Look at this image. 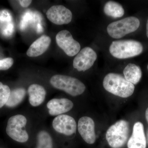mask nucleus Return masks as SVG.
Instances as JSON below:
<instances>
[{
    "instance_id": "nucleus-1",
    "label": "nucleus",
    "mask_w": 148,
    "mask_h": 148,
    "mask_svg": "<svg viewBox=\"0 0 148 148\" xmlns=\"http://www.w3.org/2000/svg\"><path fill=\"white\" fill-rule=\"evenodd\" d=\"M103 86L108 92L123 98L131 96L135 90L134 84L121 75L114 73L106 75L103 79Z\"/></svg>"
},
{
    "instance_id": "nucleus-2",
    "label": "nucleus",
    "mask_w": 148,
    "mask_h": 148,
    "mask_svg": "<svg viewBox=\"0 0 148 148\" xmlns=\"http://www.w3.org/2000/svg\"><path fill=\"white\" fill-rule=\"evenodd\" d=\"M143 50L142 44L132 40L114 41L109 48L111 55L119 59L135 57L141 54Z\"/></svg>"
},
{
    "instance_id": "nucleus-3",
    "label": "nucleus",
    "mask_w": 148,
    "mask_h": 148,
    "mask_svg": "<svg viewBox=\"0 0 148 148\" xmlns=\"http://www.w3.org/2000/svg\"><path fill=\"white\" fill-rule=\"evenodd\" d=\"M130 132L129 123L121 120L112 125L106 133V139L112 148H121L127 143Z\"/></svg>"
},
{
    "instance_id": "nucleus-4",
    "label": "nucleus",
    "mask_w": 148,
    "mask_h": 148,
    "mask_svg": "<svg viewBox=\"0 0 148 148\" xmlns=\"http://www.w3.org/2000/svg\"><path fill=\"white\" fill-rule=\"evenodd\" d=\"M50 82L53 87L73 96L81 95L86 89L85 86L79 80L64 75L53 76L51 78Z\"/></svg>"
},
{
    "instance_id": "nucleus-5",
    "label": "nucleus",
    "mask_w": 148,
    "mask_h": 148,
    "mask_svg": "<svg viewBox=\"0 0 148 148\" xmlns=\"http://www.w3.org/2000/svg\"><path fill=\"white\" fill-rule=\"evenodd\" d=\"M140 21L138 18L129 16L109 24L107 32L110 36L119 39L135 32L139 28Z\"/></svg>"
},
{
    "instance_id": "nucleus-6",
    "label": "nucleus",
    "mask_w": 148,
    "mask_h": 148,
    "mask_svg": "<svg viewBox=\"0 0 148 148\" xmlns=\"http://www.w3.org/2000/svg\"><path fill=\"white\" fill-rule=\"evenodd\" d=\"M27 119L24 116L17 114L11 117L6 128L7 135L16 142L24 143L29 139L27 131L22 129L27 125Z\"/></svg>"
},
{
    "instance_id": "nucleus-7",
    "label": "nucleus",
    "mask_w": 148,
    "mask_h": 148,
    "mask_svg": "<svg viewBox=\"0 0 148 148\" xmlns=\"http://www.w3.org/2000/svg\"><path fill=\"white\" fill-rule=\"evenodd\" d=\"M56 40L58 47L69 56L72 57L79 52L80 45L74 39L69 31L65 30L58 32L56 36Z\"/></svg>"
},
{
    "instance_id": "nucleus-8",
    "label": "nucleus",
    "mask_w": 148,
    "mask_h": 148,
    "mask_svg": "<svg viewBox=\"0 0 148 148\" xmlns=\"http://www.w3.org/2000/svg\"><path fill=\"white\" fill-rule=\"evenodd\" d=\"M97 58L96 52L92 48H84L74 58L73 66L78 71H85L93 66Z\"/></svg>"
},
{
    "instance_id": "nucleus-9",
    "label": "nucleus",
    "mask_w": 148,
    "mask_h": 148,
    "mask_svg": "<svg viewBox=\"0 0 148 148\" xmlns=\"http://www.w3.org/2000/svg\"><path fill=\"white\" fill-rule=\"evenodd\" d=\"M46 15L49 21L58 25L69 24L73 17L71 11L62 5L52 6L47 12Z\"/></svg>"
},
{
    "instance_id": "nucleus-10",
    "label": "nucleus",
    "mask_w": 148,
    "mask_h": 148,
    "mask_svg": "<svg viewBox=\"0 0 148 148\" xmlns=\"http://www.w3.org/2000/svg\"><path fill=\"white\" fill-rule=\"evenodd\" d=\"M52 126L56 132L71 136L76 132L77 125L73 118L66 114H61L53 120Z\"/></svg>"
},
{
    "instance_id": "nucleus-11",
    "label": "nucleus",
    "mask_w": 148,
    "mask_h": 148,
    "mask_svg": "<svg viewBox=\"0 0 148 148\" xmlns=\"http://www.w3.org/2000/svg\"><path fill=\"white\" fill-rule=\"evenodd\" d=\"M94 121L88 116L81 118L78 123V130L82 138L88 144L92 145L96 140Z\"/></svg>"
},
{
    "instance_id": "nucleus-12",
    "label": "nucleus",
    "mask_w": 148,
    "mask_h": 148,
    "mask_svg": "<svg viewBox=\"0 0 148 148\" xmlns=\"http://www.w3.org/2000/svg\"><path fill=\"white\" fill-rule=\"evenodd\" d=\"M147 145L144 125L140 122H137L133 126L132 135L127 141V148H146Z\"/></svg>"
},
{
    "instance_id": "nucleus-13",
    "label": "nucleus",
    "mask_w": 148,
    "mask_h": 148,
    "mask_svg": "<svg viewBox=\"0 0 148 148\" xmlns=\"http://www.w3.org/2000/svg\"><path fill=\"white\" fill-rule=\"evenodd\" d=\"M47 106L49 114L58 116L71 110L73 107V103L67 98H54L49 101Z\"/></svg>"
},
{
    "instance_id": "nucleus-14",
    "label": "nucleus",
    "mask_w": 148,
    "mask_h": 148,
    "mask_svg": "<svg viewBox=\"0 0 148 148\" xmlns=\"http://www.w3.org/2000/svg\"><path fill=\"white\" fill-rule=\"evenodd\" d=\"M51 42L49 37L43 35L35 41L27 50V54L29 57H35L41 55L45 53Z\"/></svg>"
},
{
    "instance_id": "nucleus-15",
    "label": "nucleus",
    "mask_w": 148,
    "mask_h": 148,
    "mask_svg": "<svg viewBox=\"0 0 148 148\" xmlns=\"http://www.w3.org/2000/svg\"><path fill=\"white\" fill-rule=\"evenodd\" d=\"M29 102L34 107L39 106L45 101L46 91L44 88L38 84H33L28 88Z\"/></svg>"
},
{
    "instance_id": "nucleus-16",
    "label": "nucleus",
    "mask_w": 148,
    "mask_h": 148,
    "mask_svg": "<svg viewBox=\"0 0 148 148\" xmlns=\"http://www.w3.org/2000/svg\"><path fill=\"white\" fill-rule=\"evenodd\" d=\"M14 26L12 16L8 11H0V31L5 36H10L13 32Z\"/></svg>"
},
{
    "instance_id": "nucleus-17",
    "label": "nucleus",
    "mask_w": 148,
    "mask_h": 148,
    "mask_svg": "<svg viewBox=\"0 0 148 148\" xmlns=\"http://www.w3.org/2000/svg\"><path fill=\"white\" fill-rule=\"evenodd\" d=\"M123 74L125 79L133 84H137L142 77V70L135 64H128L123 70Z\"/></svg>"
},
{
    "instance_id": "nucleus-18",
    "label": "nucleus",
    "mask_w": 148,
    "mask_h": 148,
    "mask_svg": "<svg viewBox=\"0 0 148 148\" xmlns=\"http://www.w3.org/2000/svg\"><path fill=\"white\" fill-rule=\"evenodd\" d=\"M104 13L108 16L119 18L124 15L125 11L121 5L113 1L106 3L104 7Z\"/></svg>"
},
{
    "instance_id": "nucleus-19",
    "label": "nucleus",
    "mask_w": 148,
    "mask_h": 148,
    "mask_svg": "<svg viewBox=\"0 0 148 148\" xmlns=\"http://www.w3.org/2000/svg\"><path fill=\"white\" fill-rule=\"evenodd\" d=\"M26 95V90L23 88H17L11 91L8 101L5 105L9 108L16 107L23 101Z\"/></svg>"
},
{
    "instance_id": "nucleus-20",
    "label": "nucleus",
    "mask_w": 148,
    "mask_h": 148,
    "mask_svg": "<svg viewBox=\"0 0 148 148\" xmlns=\"http://www.w3.org/2000/svg\"><path fill=\"white\" fill-rule=\"evenodd\" d=\"M38 144L36 148H53V142L50 135L46 131H40L37 136Z\"/></svg>"
},
{
    "instance_id": "nucleus-21",
    "label": "nucleus",
    "mask_w": 148,
    "mask_h": 148,
    "mask_svg": "<svg viewBox=\"0 0 148 148\" xmlns=\"http://www.w3.org/2000/svg\"><path fill=\"white\" fill-rule=\"evenodd\" d=\"M11 90L8 86L0 82V108L5 105L8 101Z\"/></svg>"
},
{
    "instance_id": "nucleus-22",
    "label": "nucleus",
    "mask_w": 148,
    "mask_h": 148,
    "mask_svg": "<svg viewBox=\"0 0 148 148\" xmlns=\"http://www.w3.org/2000/svg\"><path fill=\"white\" fill-rule=\"evenodd\" d=\"M14 60L12 58H4L0 60V70H8L13 65Z\"/></svg>"
},
{
    "instance_id": "nucleus-23",
    "label": "nucleus",
    "mask_w": 148,
    "mask_h": 148,
    "mask_svg": "<svg viewBox=\"0 0 148 148\" xmlns=\"http://www.w3.org/2000/svg\"><path fill=\"white\" fill-rule=\"evenodd\" d=\"M19 2L21 6L24 8H27L29 6L31 3H32V1H29V0H20L19 1Z\"/></svg>"
},
{
    "instance_id": "nucleus-24",
    "label": "nucleus",
    "mask_w": 148,
    "mask_h": 148,
    "mask_svg": "<svg viewBox=\"0 0 148 148\" xmlns=\"http://www.w3.org/2000/svg\"><path fill=\"white\" fill-rule=\"evenodd\" d=\"M145 117L146 120H147V121L148 123V108L147 109L146 111L145 112Z\"/></svg>"
},
{
    "instance_id": "nucleus-25",
    "label": "nucleus",
    "mask_w": 148,
    "mask_h": 148,
    "mask_svg": "<svg viewBox=\"0 0 148 148\" xmlns=\"http://www.w3.org/2000/svg\"><path fill=\"white\" fill-rule=\"evenodd\" d=\"M146 141H147V144L148 146V129L147 132V134H146Z\"/></svg>"
},
{
    "instance_id": "nucleus-26",
    "label": "nucleus",
    "mask_w": 148,
    "mask_h": 148,
    "mask_svg": "<svg viewBox=\"0 0 148 148\" xmlns=\"http://www.w3.org/2000/svg\"><path fill=\"white\" fill-rule=\"evenodd\" d=\"M146 33H147V37L148 38V19L147 23V32H146Z\"/></svg>"
},
{
    "instance_id": "nucleus-27",
    "label": "nucleus",
    "mask_w": 148,
    "mask_h": 148,
    "mask_svg": "<svg viewBox=\"0 0 148 148\" xmlns=\"http://www.w3.org/2000/svg\"><path fill=\"white\" fill-rule=\"evenodd\" d=\"M147 69H148V66H147Z\"/></svg>"
}]
</instances>
